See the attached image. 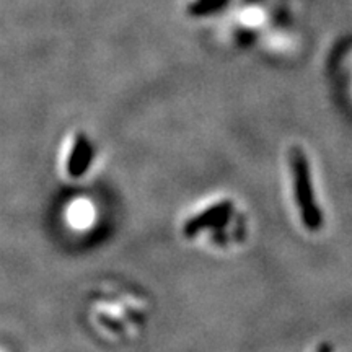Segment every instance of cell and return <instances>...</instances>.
<instances>
[{
    "instance_id": "7a4b0ae2",
    "label": "cell",
    "mask_w": 352,
    "mask_h": 352,
    "mask_svg": "<svg viewBox=\"0 0 352 352\" xmlns=\"http://www.w3.org/2000/svg\"><path fill=\"white\" fill-rule=\"evenodd\" d=\"M292 166H294V182H296V196L298 206L302 208V215L305 220L307 227L318 228L321 223V217L318 209H316L314 196H311L310 176H308V166L305 162V155L302 151H294L292 153Z\"/></svg>"
},
{
    "instance_id": "6da1fadb",
    "label": "cell",
    "mask_w": 352,
    "mask_h": 352,
    "mask_svg": "<svg viewBox=\"0 0 352 352\" xmlns=\"http://www.w3.org/2000/svg\"><path fill=\"white\" fill-rule=\"evenodd\" d=\"M182 15L220 51L274 65L305 52V16L296 0H182Z\"/></svg>"
}]
</instances>
